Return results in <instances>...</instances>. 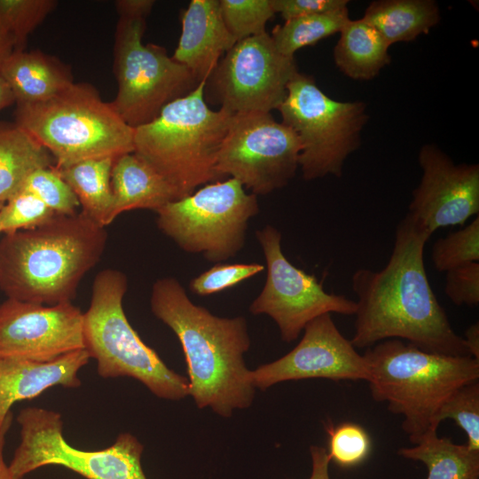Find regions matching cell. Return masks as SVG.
Instances as JSON below:
<instances>
[{
  "mask_svg": "<svg viewBox=\"0 0 479 479\" xmlns=\"http://www.w3.org/2000/svg\"><path fill=\"white\" fill-rule=\"evenodd\" d=\"M127 288V277L120 271L106 269L97 274L82 315L84 349L97 361L103 378L131 377L158 397H185L188 379L169 368L129 323L122 308Z\"/></svg>",
  "mask_w": 479,
  "mask_h": 479,
  "instance_id": "cell-7",
  "label": "cell"
},
{
  "mask_svg": "<svg viewBox=\"0 0 479 479\" xmlns=\"http://www.w3.org/2000/svg\"><path fill=\"white\" fill-rule=\"evenodd\" d=\"M362 18L376 28L390 46L427 34L441 19L438 4L433 0L373 1Z\"/></svg>",
  "mask_w": 479,
  "mask_h": 479,
  "instance_id": "cell-24",
  "label": "cell"
},
{
  "mask_svg": "<svg viewBox=\"0 0 479 479\" xmlns=\"http://www.w3.org/2000/svg\"><path fill=\"white\" fill-rule=\"evenodd\" d=\"M258 212L256 195L231 177L168 203L156 212V223L182 250L218 263L242 249L249 220Z\"/></svg>",
  "mask_w": 479,
  "mask_h": 479,
  "instance_id": "cell-9",
  "label": "cell"
},
{
  "mask_svg": "<svg viewBox=\"0 0 479 479\" xmlns=\"http://www.w3.org/2000/svg\"><path fill=\"white\" fill-rule=\"evenodd\" d=\"M206 82L168 103L153 121L135 128L134 153L175 187L181 199L223 178L216 161L232 114L209 108Z\"/></svg>",
  "mask_w": 479,
  "mask_h": 479,
  "instance_id": "cell-5",
  "label": "cell"
},
{
  "mask_svg": "<svg viewBox=\"0 0 479 479\" xmlns=\"http://www.w3.org/2000/svg\"><path fill=\"white\" fill-rule=\"evenodd\" d=\"M311 474L308 479H331L329 465L331 463L326 448L319 445H310Z\"/></svg>",
  "mask_w": 479,
  "mask_h": 479,
  "instance_id": "cell-38",
  "label": "cell"
},
{
  "mask_svg": "<svg viewBox=\"0 0 479 479\" xmlns=\"http://www.w3.org/2000/svg\"><path fill=\"white\" fill-rule=\"evenodd\" d=\"M154 3L153 0H118L115 6L120 16L146 19Z\"/></svg>",
  "mask_w": 479,
  "mask_h": 479,
  "instance_id": "cell-39",
  "label": "cell"
},
{
  "mask_svg": "<svg viewBox=\"0 0 479 479\" xmlns=\"http://www.w3.org/2000/svg\"><path fill=\"white\" fill-rule=\"evenodd\" d=\"M15 103L13 93L0 74V112Z\"/></svg>",
  "mask_w": 479,
  "mask_h": 479,
  "instance_id": "cell-42",
  "label": "cell"
},
{
  "mask_svg": "<svg viewBox=\"0 0 479 479\" xmlns=\"http://www.w3.org/2000/svg\"><path fill=\"white\" fill-rule=\"evenodd\" d=\"M107 234L82 211L56 215L0 240V290L9 299L55 305L71 302L103 255Z\"/></svg>",
  "mask_w": 479,
  "mask_h": 479,
  "instance_id": "cell-3",
  "label": "cell"
},
{
  "mask_svg": "<svg viewBox=\"0 0 479 479\" xmlns=\"http://www.w3.org/2000/svg\"><path fill=\"white\" fill-rule=\"evenodd\" d=\"M83 313L71 302L0 303V358L51 362L84 349Z\"/></svg>",
  "mask_w": 479,
  "mask_h": 479,
  "instance_id": "cell-15",
  "label": "cell"
},
{
  "mask_svg": "<svg viewBox=\"0 0 479 479\" xmlns=\"http://www.w3.org/2000/svg\"><path fill=\"white\" fill-rule=\"evenodd\" d=\"M115 158L79 161L57 172L75 194L82 212L105 227L114 219L111 172Z\"/></svg>",
  "mask_w": 479,
  "mask_h": 479,
  "instance_id": "cell-25",
  "label": "cell"
},
{
  "mask_svg": "<svg viewBox=\"0 0 479 479\" xmlns=\"http://www.w3.org/2000/svg\"><path fill=\"white\" fill-rule=\"evenodd\" d=\"M349 20L348 7L294 18L276 26L271 32L277 50L288 57L306 46L339 33Z\"/></svg>",
  "mask_w": 479,
  "mask_h": 479,
  "instance_id": "cell-27",
  "label": "cell"
},
{
  "mask_svg": "<svg viewBox=\"0 0 479 479\" xmlns=\"http://www.w3.org/2000/svg\"><path fill=\"white\" fill-rule=\"evenodd\" d=\"M314 378L334 381L369 378L364 355L340 332L331 314L307 324L302 338L287 354L251 371L253 386L262 390L282 381Z\"/></svg>",
  "mask_w": 479,
  "mask_h": 479,
  "instance_id": "cell-16",
  "label": "cell"
},
{
  "mask_svg": "<svg viewBox=\"0 0 479 479\" xmlns=\"http://www.w3.org/2000/svg\"><path fill=\"white\" fill-rule=\"evenodd\" d=\"M339 33L334 59L346 76L360 81L372 80L390 63V45L363 18L356 20L349 19Z\"/></svg>",
  "mask_w": 479,
  "mask_h": 479,
  "instance_id": "cell-22",
  "label": "cell"
},
{
  "mask_svg": "<svg viewBox=\"0 0 479 479\" xmlns=\"http://www.w3.org/2000/svg\"><path fill=\"white\" fill-rule=\"evenodd\" d=\"M431 429L413 446L403 447L397 454L420 461L428 469L427 479H479V452L440 437Z\"/></svg>",
  "mask_w": 479,
  "mask_h": 479,
  "instance_id": "cell-26",
  "label": "cell"
},
{
  "mask_svg": "<svg viewBox=\"0 0 479 479\" xmlns=\"http://www.w3.org/2000/svg\"><path fill=\"white\" fill-rule=\"evenodd\" d=\"M430 237L406 214L397 224L387 264L380 271L359 268L352 274L357 300L350 342L356 349L399 339L430 353L470 356L430 286L424 263Z\"/></svg>",
  "mask_w": 479,
  "mask_h": 479,
  "instance_id": "cell-1",
  "label": "cell"
},
{
  "mask_svg": "<svg viewBox=\"0 0 479 479\" xmlns=\"http://www.w3.org/2000/svg\"><path fill=\"white\" fill-rule=\"evenodd\" d=\"M418 161L422 177L412 191L409 216L431 235L440 228L464 225L478 216V164H456L433 144L420 148Z\"/></svg>",
  "mask_w": 479,
  "mask_h": 479,
  "instance_id": "cell-17",
  "label": "cell"
},
{
  "mask_svg": "<svg viewBox=\"0 0 479 479\" xmlns=\"http://www.w3.org/2000/svg\"><path fill=\"white\" fill-rule=\"evenodd\" d=\"M264 270L260 263H217L192 279L190 290L200 296H208L257 275Z\"/></svg>",
  "mask_w": 479,
  "mask_h": 479,
  "instance_id": "cell-35",
  "label": "cell"
},
{
  "mask_svg": "<svg viewBox=\"0 0 479 479\" xmlns=\"http://www.w3.org/2000/svg\"><path fill=\"white\" fill-rule=\"evenodd\" d=\"M4 204H0V210H1V208ZM0 233H1V227H0Z\"/></svg>",
  "mask_w": 479,
  "mask_h": 479,
  "instance_id": "cell-44",
  "label": "cell"
},
{
  "mask_svg": "<svg viewBox=\"0 0 479 479\" xmlns=\"http://www.w3.org/2000/svg\"><path fill=\"white\" fill-rule=\"evenodd\" d=\"M430 256L435 269L444 272L479 262V216L459 230L438 238Z\"/></svg>",
  "mask_w": 479,
  "mask_h": 479,
  "instance_id": "cell-29",
  "label": "cell"
},
{
  "mask_svg": "<svg viewBox=\"0 0 479 479\" xmlns=\"http://www.w3.org/2000/svg\"><path fill=\"white\" fill-rule=\"evenodd\" d=\"M300 152L295 132L271 113L234 114L217 153L216 170L253 194L265 195L285 187L295 176Z\"/></svg>",
  "mask_w": 479,
  "mask_h": 479,
  "instance_id": "cell-12",
  "label": "cell"
},
{
  "mask_svg": "<svg viewBox=\"0 0 479 479\" xmlns=\"http://www.w3.org/2000/svg\"><path fill=\"white\" fill-rule=\"evenodd\" d=\"M298 72L294 57L280 53L267 32L238 41L206 82L212 104L231 114L271 113L284 101Z\"/></svg>",
  "mask_w": 479,
  "mask_h": 479,
  "instance_id": "cell-13",
  "label": "cell"
},
{
  "mask_svg": "<svg viewBox=\"0 0 479 479\" xmlns=\"http://www.w3.org/2000/svg\"><path fill=\"white\" fill-rule=\"evenodd\" d=\"M452 420L467 435V447L479 452V381L465 384L456 389L441 405L435 417V424Z\"/></svg>",
  "mask_w": 479,
  "mask_h": 479,
  "instance_id": "cell-30",
  "label": "cell"
},
{
  "mask_svg": "<svg viewBox=\"0 0 479 479\" xmlns=\"http://www.w3.org/2000/svg\"><path fill=\"white\" fill-rule=\"evenodd\" d=\"M151 310L177 335L187 366L189 395L199 408L228 418L254 399L251 371L243 354L250 346L244 317L220 318L194 304L172 277L152 287Z\"/></svg>",
  "mask_w": 479,
  "mask_h": 479,
  "instance_id": "cell-2",
  "label": "cell"
},
{
  "mask_svg": "<svg viewBox=\"0 0 479 479\" xmlns=\"http://www.w3.org/2000/svg\"><path fill=\"white\" fill-rule=\"evenodd\" d=\"M181 24L172 58L199 82L207 81L221 56L237 43L224 22L219 0H192L182 12Z\"/></svg>",
  "mask_w": 479,
  "mask_h": 479,
  "instance_id": "cell-18",
  "label": "cell"
},
{
  "mask_svg": "<svg viewBox=\"0 0 479 479\" xmlns=\"http://www.w3.org/2000/svg\"><path fill=\"white\" fill-rule=\"evenodd\" d=\"M267 268L264 287L252 302V314H266L279 326L282 341H295L310 321L324 314L352 316L356 301L325 291L313 275L292 264L281 248V233L271 224L255 232Z\"/></svg>",
  "mask_w": 479,
  "mask_h": 479,
  "instance_id": "cell-14",
  "label": "cell"
},
{
  "mask_svg": "<svg viewBox=\"0 0 479 479\" xmlns=\"http://www.w3.org/2000/svg\"><path fill=\"white\" fill-rule=\"evenodd\" d=\"M373 399L403 416V431L415 444L431 429L444 402L459 387L479 381V360L424 351L399 339L365 349Z\"/></svg>",
  "mask_w": 479,
  "mask_h": 479,
  "instance_id": "cell-4",
  "label": "cell"
},
{
  "mask_svg": "<svg viewBox=\"0 0 479 479\" xmlns=\"http://www.w3.org/2000/svg\"><path fill=\"white\" fill-rule=\"evenodd\" d=\"M17 421L20 443L9 465L19 479L45 466H60L86 479H147L141 465L144 446L130 433H121L109 447L84 451L68 444L58 412L22 409Z\"/></svg>",
  "mask_w": 479,
  "mask_h": 479,
  "instance_id": "cell-11",
  "label": "cell"
},
{
  "mask_svg": "<svg viewBox=\"0 0 479 479\" xmlns=\"http://www.w3.org/2000/svg\"><path fill=\"white\" fill-rule=\"evenodd\" d=\"M278 111L281 122L300 140L299 168L305 180L341 177L345 161L360 145L369 118L363 101L333 99L313 76L299 71L290 80Z\"/></svg>",
  "mask_w": 479,
  "mask_h": 479,
  "instance_id": "cell-8",
  "label": "cell"
},
{
  "mask_svg": "<svg viewBox=\"0 0 479 479\" xmlns=\"http://www.w3.org/2000/svg\"><path fill=\"white\" fill-rule=\"evenodd\" d=\"M444 293L457 306L479 304V262L445 272Z\"/></svg>",
  "mask_w": 479,
  "mask_h": 479,
  "instance_id": "cell-36",
  "label": "cell"
},
{
  "mask_svg": "<svg viewBox=\"0 0 479 479\" xmlns=\"http://www.w3.org/2000/svg\"><path fill=\"white\" fill-rule=\"evenodd\" d=\"M145 30V18L120 16L114 47L118 90L111 104L134 129L155 119L168 103L200 83L164 47L144 43Z\"/></svg>",
  "mask_w": 479,
  "mask_h": 479,
  "instance_id": "cell-10",
  "label": "cell"
},
{
  "mask_svg": "<svg viewBox=\"0 0 479 479\" xmlns=\"http://www.w3.org/2000/svg\"><path fill=\"white\" fill-rule=\"evenodd\" d=\"M12 420V413L7 418L4 427L0 430V479H19L12 473L9 465L6 464L4 457L5 436L11 428Z\"/></svg>",
  "mask_w": 479,
  "mask_h": 479,
  "instance_id": "cell-40",
  "label": "cell"
},
{
  "mask_svg": "<svg viewBox=\"0 0 479 479\" xmlns=\"http://www.w3.org/2000/svg\"><path fill=\"white\" fill-rule=\"evenodd\" d=\"M469 355L479 360V324L471 325L465 332L463 337Z\"/></svg>",
  "mask_w": 479,
  "mask_h": 479,
  "instance_id": "cell-41",
  "label": "cell"
},
{
  "mask_svg": "<svg viewBox=\"0 0 479 479\" xmlns=\"http://www.w3.org/2000/svg\"><path fill=\"white\" fill-rule=\"evenodd\" d=\"M56 4L53 0H0V32L12 40L14 51H23L28 35Z\"/></svg>",
  "mask_w": 479,
  "mask_h": 479,
  "instance_id": "cell-28",
  "label": "cell"
},
{
  "mask_svg": "<svg viewBox=\"0 0 479 479\" xmlns=\"http://www.w3.org/2000/svg\"><path fill=\"white\" fill-rule=\"evenodd\" d=\"M90 358L85 349L75 350L44 363L0 358V430L17 402L37 397L55 386L80 387L82 382L78 372L88 364Z\"/></svg>",
  "mask_w": 479,
  "mask_h": 479,
  "instance_id": "cell-19",
  "label": "cell"
},
{
  "mask_svg": "<svg viewBox=\"0 0 479 479\" xmlns=\"http://www.w3.org/2000/svg\"><path fill=\"white\" fill-rule=\"evenodd\" d=\"M111 186L115 218L134 209L157 212L168 203L181 199L176 188L135 153L115 158Z\"/></svg>",
  "mask_w": 479,
  "mask_h": 479,
  "instance_id": "cell-20",
  "label": "cell"
},
{
  "mask_svg": "<svg viewBox=\"0 0 479 479\" xmlns=\"http://www.w3.org/2000/svg\"><path fill=\"white\" fill-rule=\"evenodd\" d=\"M272 8L285 21L311 14L346 8L347 0H271Z\"/></svg>",
  "mask_w": 479,
  "mask_h": 479,
  "instance_id": "cell-37",
  "label": "cell"
},
{
  "mask_svg": "<svg viewBox=\"0 0 479 479\" xmlns=\"http://www.w3.org/2000/svg\"><path fill=\"white\" fill-rule=\"evenodd\" d=\"M219 4L224 22L237 42L266 33V23L275 14L271 0H219Z\"/></svg>",
  "mask_w": 479,
  "mask_h": 479,
  "instance_id": "cell-31",
  "label": "cell"
},
{
  "mask_svg": "<svg viewBox=\"0 0 479 479\" xmlns=\"http://www.w3.org/2000/svg\"><path fill=\"white\" fill-rule=\"evenodd\" d=\"M56 215L35 195L20 189L1 208V232L4 234L34 229L45 224Z\"/></svg>",
  "mask_w": 479,
  "mask_h": 479,
  "instance_id": "cell-34",
  "label": "cell"
},
{
  "mask_svg": "<svg viewBox=\"0 0 479 479\" xmlns=\"http://www.w3.org/2000/svg\"><path fill=\"white\" fill-rule=\"evenodd\" d=\"M329 435L327 452L331 461L343 467L362 463L370 454L372 441L360 425L344 422L326 427Z\"/></svg>",
  "mask_w": 479,
  "mask_h": 479,
  "instance_id": "cell-33",
  "label": "cell"
},
{
  "mask_svg": "<svg viewBox=\"0 0 479 479\" xmlns=\"http://www.w3.org/2000/svg\"><path fill=\"white\" fill-rule=\"evenodd\" d=\"M15 123L53 157L57 169L134 153L135 129L86 82L42 102L16 104Z\"/></svg>",
  "mask_w": 479,
  "mask_h": 479,
  "instance_id": "cell-6",
  "label": "cell"
},
{
  "mask_svg": "<svg viewBox=\"0 0 479 479\" xmlns=\"http://www.w3.org/2000/svg\"><path fill=\"white\" fill-rule=\"evenodd\" d=\"M51 154L15 122L0 121V204L9 200L35 170L51 168Z\"/></svg>",
  "mask_w": 479,
  "mask_h": 479,
  "instance_id": "cell-23",
  "label": "cell"
},
{
  "mask_svg": "<svg viewBox=\"0 0 479 479\" xmlns=\"http://www.w3.org/2000/svg\"><path fill=\"white\" fill-rule=\"evenodd\" d=\"M0 74L16 104L45 101L74 82L67 66L39 51H12L1 66Z\"/></svg>",
  "mask_w": 479,
  "mask_h": 479,
  "instance_id": "cell-21",
  "label": "cell"
},
{
  "mask_svg": "<svg viewBox=\"0 0 479 479\" xmlns=\"http://www.w3.org/2000/svg\"><path fill=\"white\" fill-rule=\"evenodd\" d=\"M20 189L35 195L57 215L75 214L80 206L75 194L54 166L33 171Z\"/></svg>",
  "mask_w": 479,
  "mask_h": 479,
  "instance_id": "cell-32",
  "label": "cell"
},
{
  "mask_svg": "<svg viewBox=\"0 0 479 479\" xmlns=\"http://www.w3.org/2000/svg\"><path fill=\"white\" fill-rule=\"evenodd\" d=\"M14 51L12 40L0 32V67Z\"/></svg>",
  "mask_w": 479,
  "mask_h": 479,
  "instance_id": "cell-43",
  "label": "cell"
}]
</instances>
